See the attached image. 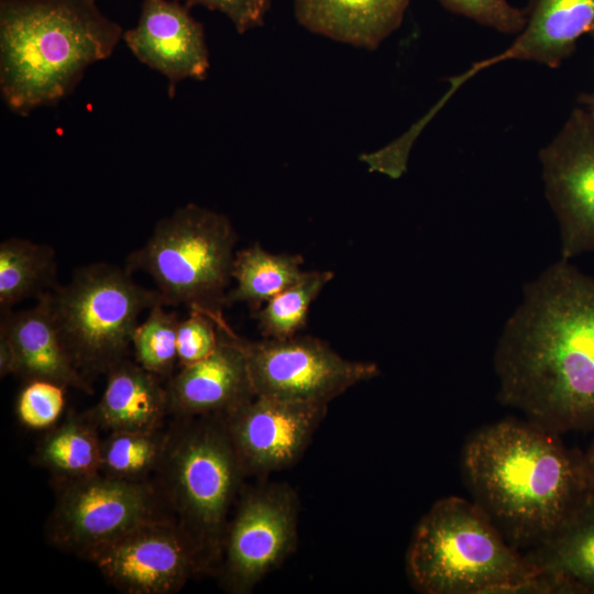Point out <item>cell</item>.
Masks as SVG:
<instances>
[{
  "label": "cell",
  "mask_w": 594,
  "mask_h": 594,
  "mask_svg": "<svg viewBox=\"0 0 594 594\" xmlns=\"http://www.w3.org/2000/svg\"><path fill=\"white\" fill-rule=\"evenodd\" d=\"M166 437L155 432L113 431L101 442L100 473L142 481L160 468Z\"/></svg>",
  "instance_id": "25"
},
{
  "label": "cell",
  "mask_w": 594,
  "mask_h": 594,
  "mask_svg": "<svg viewBox=\"0 0 594 594\" xmlns=\"http://www.w3.org/2000/svg\"><path fill=\"white\" fill-rule=\"evenodd\" d=\"M188 8L201 6L219 11L232 22L239 34L263 25L272 0H177Z\"/></svg>",
  "instance_id": "30"
},
{
  "label": "cell",
  "mask_w": 594,
  "mask_h": 594,
  "mask_svg": "<svg viewBox=\"0 0 594 594\" xmlns=\"http://www.w3.org/2000/svg\"><path fill=\"white\" fill-rule=\"evenodd\" d=\"M47 299L67 352L88 380L127 359L144 310L166 306L157 289L135 283L125 267L105 262L77 268Z\"/></svg>",
  "instance_id": "7"
},
{
  "label": "cell",
  "mask_w": 594,
  "mask_h": 594,
  "mask_svg": "<svg viewBox=\"0 0 594 594\" xmlns=\"http://www.w3.org/2000/svg\"><path fill=\"white\" fill-rule=\"evenodd\" d=\"M189 9L177 0H143L136 26L122 36L141 63L167 78L169 97L184 79L204 80L210 66L204 26Z\"/></svg>",
  "instance_id": "14"
},
{
  "label": "cell",
  "mask_w": 594,
  "mask_h": 594,
  "mask_svg": "<svg viewBox=\"0 0 594 594\" xmlns=\"http://www.w3.org/2000/svg\"><path fill=\"white\" fill-rule=\"evenodd\" d=\"M0 331L11 341L16 354V375L45 380L64 387L92 393L90 381L74 364L55 324L47 293L34 307L1 312Z\"/></svg>",
  "instance_id": "17"
},
{
  "label": "cell",
  "mask_w": 594,
  "mask_h": 594,
  "mask_svg": "<svg viewBox=\"0 0 594 594\" xmlns=\"http://www.w3.org/2000/svg\"><path fill=\"white\" fill-rule=\"evenodd\" d=\"M106 375L103 394L86 415L110 432L158 431L169 413L166 386H162L161 378L128 359Z\"/></svg>",
  "instance_id": "19"
},
{
  "label": "cell",
  "mask_w": 594,
  "mask_h": 594,
  "mask_svg": "<svg viewBox=\"0 0 594 594\" xmlns=\"http://www.w3.org/2000/svg\"><path fill=\"white\" fill-rule=\"evenodd\" d=\"M497 398L563 435L594 430V277L560 258L526 283L494 356Z\"/></svg>",
  "instance_id": "1"
},
{
  "label": "cell",
  "mask_w": 594,
  "mask_h": 594,
  "mask_svg": "<svg viewBox=\"0 0 594 594\" xmlns=\"http://www.w3.org/2000/svg\"><path fill=\"white\" fill-rule=\"evenodd\" d=\"M538 157L559 226L560 258L594 252V123L583 107L571 111Z\"/></svg>",
  "instance_id": "11"
},
{
  "label": "cell",
  "mask_w": 594,
  "mask_h": 594,
  "mask_svg": "<svg viewBox=\"0 0 594 594\" xmlns=\"http://www.w3.org/2000/svg\"><path fill=\"white\" fill-rule=\"evenodd\" d=\"M563 594H594V496L554 534L524 553Z\"/></svg>",
  "instance_id": "20"
},
{
  "label": "cell",
  "mask_w": 594,
  "mask_h": 594,
  "mask_svg": "<svg viewBox=\"0 0 594 594\" xmlns=\"http://www.w3.org/2000/svg\"><path fill=\"white\" fill-rule=\"evenodd\" d=\"M54 249L12 237L0 243V311L52 292L57 285Z\"/></svg>",
  "instance_id": "22"
},
{
  "label": "cell",
  "mask_w": 594,
  "mask_h": 594,
  "mask_svg": "<svg viewBox=\"0 0 594 594\" xmlns=\"http://www.w3.org/2000/svg\"><path fill=\"white\" fill-rule=\"evenodd\" d=\"M65 389L66 387L51 381H26L15 403L20 422L32 429L54 426L65 408Z\"/></svg>",
  "instance_id": "27"
},
{
  "label": "cell",
  "mask_w": 594,
  "mask_h": 594,
  "mask_svg": "<svg viewBox=\"0 0 594 594\" xmlns=\"http://www.w3.org/2000/svg\"><path fill=\"white\" fill-rule=\"evenodd\" d=\"M299 501L287 483H260L229 520L218 571L226 591L248 594L294 552Z\"/></svg>",
  "instance_id": "9"
},
{
  "label": "cell",
  "mask_w": 594,
  "mask_h": 594,
  "mask_svg": "<svg viewBox=\"0 0 594 594\" xmlns=\"http://www.w3.org/2000/svg\"><path fill=\"white\" fill-rule=\"evenodd\" d=\"M160 468L174 518L193 540L206 573L219 569L230 512L244 476L223 415L179 418Z\"/></svg>",
  "instance_id": "5"
},
{
  "label": "cell",
  "mask_w": 594,
  "mask_h": 594,
  "mask_svg": "<svg viewBox=\"0 0 594 594\" xmlns=\"http://www.w3.org/2000/svg\"><path fill=\"white\" fill-rule=\"evenodd\" d=\"M164 307L162 304L152 307L132 337L135 362L158 378H169L178 365L177 328L180 319Z\"/></svg>",
  "instance_id": "26"
},
{
  "label": "cell",
  "mask_w": 594,
  "mask_h": 594,
  "mask_svg": "<svg viewBox=\"0 0 594 594\" xmlns=\"http://www.w3.org/2000/svg\"><path fill=\"white\" fill-rule=\"evenodd\" d=\"M125 594H170L206 573L196 546L178 521L146 522L88 557Z\"/></svg>",
  "instance_id": "12"
},
{
  "label": "cell",
  "mask_w": 594,
  "mask_h": 594,
  "mask_svg": "<svg viewBox=\"0 0 594 594\" xmlns=\"http://www.w3.org/2000/svg\"><path fill=\"white\" fill-rule=\"evenodd\" d=\"M257 396L329 404L352 386L380 375L372 362L344 359L314 337L251 341L240 337Z\"/></svg>",
  "instance_id": "10"
},
{
  "label": "cell",
  "mask_w": 594,
  "mask_h": 594,
  "mask_svg": "<svg viewBox=\"0 0 594 594\" xmlns=\"http://www.w3.org/2000/svg\"><path fill=\"white\" fill-rule=\"evenodd\" d=\"M451 13L504 34H519L526 24V13L507 0H437Z\"/></svg>",
  "instance_id": "28"
},
{
  "label": "cell",
  "mask_w": 594,
  "mask_h": 594,
  "mask_svg": "<svg viewBox=\"0 0 594 594\" xmlns=\"http://www.w3.org/2000/svg\"><path fill=\"white\" fill-rule=\"evenodd\" d=\"M237 240L226 215L187 204L156 222L125 268L148 274L166 306L184 305L217 320L223 317Z\"/></svg>",
  "instance_id": "6"
},
{
  "label": "cell",
  "mask_w": 594,
  "mask_h": 594,
  "mask_svg": "<svg viewBox=\"0 0 594 594\" xmlns=\"http://www.w3.org/2000/svg\"><path fill=\"white\" fill-rule=\"evenodd\" d=\"M297 254H272L258 243L235 252L232 279L237 285L226 296V307L245 302L254 311L298 282L306 271Z\"/></svg>",
  "instance_id": "23"
},
{
  "label": "cell",
  "mask_w": 594,
  "mask_h": 594,
  "mask_svg": "<svg viewBox=\"0 0 594 594\" xmlns=\"http://www.w3.org/2000/svg\"><path fill=\"white\" fill-rule=\"evenodd\" d=\"M406 571L422 594H558L472 501L438 499L418 521Z\"/></svg>",
  "instance_id": "4"
},
{
  "label": "cell",
  "mask_w": 594,
  "mask_h": 594,
  "mask_svg": "<svg viewBox=\"0 0 594 594\" xmlns=\"http://www.w3.org/2000/svg\"><path fill=\"white\" fill-rule=\"evenodd\" d=\"M524 10L526 24L515 41L499 54L475 63L464 74L452 78L453 90L477 72L505 61L557 68L594 25V0H529Z\"/></svg>",
  "instance_id": "16"
},
{
  "label": "cell",
  "mask_w": 594,
  "mask_h": 594,
  "mask_svg": "<svg viewBox=\"0 0 594 594\" xmlns=\"http://www.w3.org/2000/svg\"><path fill=\"white\" fill-rule=\"evenodd\" d=\"M588 33L591 34L593 43H594V25L592 26ZM581 102H582V107L586 110V112L588 113V116L591 117L594 123V88L590 95L582 97Z\"/></svg>",
  "instance_id": "33"
},
{
  "label": "cell",
  "mask_w": 594,
  "mask_h": 594,
  "mask_svg": "<svg viewBox=\"0 0 594 594\" xmlns=\"http://www.w3.org/2000/svg\"><path fill=\"white\" fill-rule=\"evenodd\" d=\"M328 404L255 396L226 415L245 475H266L295 464L324 419Z\"/></svg>",
  "instance_id": "13"
},
{
  "label": "cell",
  "mask_w": 594,
  "mask_h": 594,
  "mask_svg": "<svg viewBox=\"0 0 594 594\" xmlns=\"http://www.w3.org/2000/svg\"><path fill=\"white\" fill-rule=\"evenodd\" d=\"M333 278L330 271H306L301 278L287 287L253 316L264 338L286 339L306 327L311 302Z\"/></svg>",
  "instance_id": "24"
},
{
  "label": "cell",
  "mask_w": 594,
  "mask_h": 594,
  "mask_svg": "<svg viewBox=\"0 0 594 594\" xmlns=\"http://www.w3.org/2000/svg\"><path fill=\"white\" fill-rule=\"evenodd\" d=\"M218 343L205 359L180 367L166 384L169 413L178 418L228 415L256 396L240 336L224 317Z\"/></svg>",
  "instance_id": "15"
},
{
  "label": "cell",
  "mask_w": 594,
  "mask_h": 594,
  "mask_svg": "<svg viewBox=\"0 0 594 594\" xmlns=\"http://www.w3.org/2000/svg\"><path fill=\"white\" fill-rule=\"evenodd\" d=\"M62 484L47 522V538L57 548L86 559L138 527L166 517L163 491L145 480L99 473Z\"/></svg>",
  "instance_id": "8"
},
{
  "label": "cell",
  "mask_w": 594,
  "mask_h": 594,
  "mask_svg": "<svg viewBox=\"0 0 594 594\" xmlns=\"http://www.w3.org/2000/svg\"><path fill=\"white\" fill-rule=\"evenodd\" d=\"M101 442L98 426L86 414L72 415L44 436L33 461L61 483L87 479L100 473Z\"/></svg>",
  "instance_id": "21"
},
{
  "label": "cell",
  "mask_w": 594,
  "mask_h": 594,
  "mask_svg": "<svg viewBox=\"0 0 594 594\" xmlns=\"http://www.w3.org/2000/svg\"><path fill=\"white\" fill-rule=\"evenodd\" d=\"M218 343V326L204 312L189 310L177 328V356L180 367L207 358Z\"/></svg>",
  "instance_id": "29"
},
{
  "label": "cell",
  "mask_w": 594,
  "mask_h": 594,
  "mask_svg": "<svg viewBox=\"0 0 594 594\" xmlns=\"http://www.w3.org/2000/svg\"><path fill=\"white\" fill-rule=\"evenodd\" d=\"M410 0H293L308 31L355 47L375 50L403 23Z\"/></svg>",
  "instance_id": "18"
},
{
  "label": "cell",
  "mask_w": 594,
  "mask_h": 594,
  "mask_svg": "<svg viewBox=\"0 0 594 594\" xmlns=\"http://www.w3.org/2000/svg\"><path fill=\"white\" fill-rule=\"evenodd\" d=\"M461 469L473 502L518 550L544 541L593 497L584 452L529 419L476 429Z\"/></svg>",
  "instance_id": "2"
},
{
  "label": "cell",
  "mask_w": 594,
  "mask_h": 594,
  "mask_svg": "<svg viewBox=\"0 0 594 594\" xmlns=\"http://www.w3.org/2000/svg\"><path fill=\"white\" fill-rule=\"evenodd\" d=\"M584 459L588 474L591 491L594 496V439L587 450L584 452Z\"/></svg>",
  "instance_id": "32"
},
{
  "label": "cell",
  "mask_w": 594,
  "mask_h": 594,
  "mask_svg": "<svg viewBox=\"0 0 594 594\" xmlns=\"http://www.w3.org/2000/svg\"><path fill=\"white\" fill-rule=\"evenodd\" d=\"M122 36L96 0H0L3 101L19 116L56 105Z\"/></svg>",
  "instance_id": "3"
},
{
  "label": "cell",
  "mask_w": 594,
  "mask_h": 594,
  "mask_svg": "<svg viewBox=\"0 0 594 594\" xmlns=\"http://www.w3.org/2000/svg\"><path fill=\"white\" fill-rule=\"evenodd\" d=\"M18 362L14 348L6 336L0 331V376L1 378L14 374L16 375Z\"/></svg>",
  "instance_id": "31"
}]
</instances>
